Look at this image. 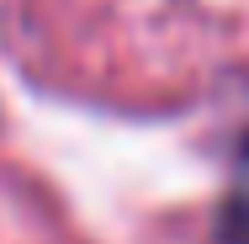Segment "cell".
Segmentation results:
<instances>
[{
    "label": "cell",
    "mask_w": 249,
    "mask_h": 244,
    "mask_svg": "<svg viewBox=\"0 0 249 244\" xmlns=\"http://www.w3.org/2000/svg\"><path fill=\"white\" fill-rule=\"evenodd\" d=\"M217 228H223V244H249V186H244V191H233L228 202H223Z\"/></svg>",
    "instance_id": "obj_1"
}]
</instances>
